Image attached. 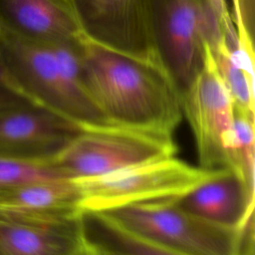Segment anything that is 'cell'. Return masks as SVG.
Wrapping results in <instances>:
<instances>
[{"label": "cell", "mask_w": 255, "mask_h": 255, "mask_svg": "<svg viewBox=\"0 0 255 255\" xmlns=\"http://www.w3.org/2000/svg\"><path fill=\"white\" fill-rule=\"evenodd\" d=\"M98 248V247H97ZM101 250V249H100ZM102 251V253H103V255H118V254H114V253H111V252H106V251H103V250H101Z\"/></svg>", "instance_id": "44dd1931"}, {"label": "cell", "mask_w": 255, "mask_h": 255, "mask_svg": "<svg viewBox=\"0 0 255 255\" xmlns=\"http://www.w3.org/2000/svg\"><path fill=\"white\" fill-rule=\"evenodd\" d=\"M80 193L72 180L36 182L0 191V208L45 210L79 208Z\"/></svg>", "instance_id": "5bb4252c"}, {"label": "cell", "mask_w": 255, "mask_h": 255, "mask_svg": "<svg viewBox=\"0 0 255 255\" xmlns=\"http://www.w3.org/2000/svg\"><path fill=\"white\" fill-rule=\"evenodd\" d=\"M0 86H3V87H5V88H7V89L13 91V90L11 89L10 81H9L7 72H6V70H5V67H4L2 58H1V54H0Z\"/></svg>", "instance_id": "ffe728a7"}, {"label": "cell", "mask_w": 255, "mask_h": 255, "mask_svg": "<svg viewBox=\"0 0 255 255\" xmlns=\"http://www.w3.org/2000/svg\"><path fill=\"white\" fill-rule=\"evenodd\" d=\"M231 1V17L239 44L247 55L254 58V0Z\"/></svg>", "instance_id": "e0dca14e"}, {"label": "cell", "mask_w": 255, "mask_h": 255, "mask_svg": "<svg viewBox=\"0 0 255 255\" xmlns=\"http://www.w3.org/2000/svg\"><path fill=\"white\" fill-rule=\"evenodd\" d=\"M80 60L87 92L108 124L173 135L183 117L180 97L158 65L85 39Z\"/></svg>", "instance_id": "6da1fadb"}, {"label": "cell", "mask_w": 255, "mask_h": 255, "mask_svg": "<svg viewBox=\"0 0 255 255\" xmlns=\"http://www.w3.org/2000/svg\"><path fill=\"white\" fill-rule=\"evenodd\" d=\"M83 129L27 100L0 108V158H54Z\"/></svg>", "instance_id": "30bf717a"}, {"label": "cell", "mask_w": 255, "mask_h": 255, "mask_svg": "<svg viewBox=\"0 0 255 255\" xmlns=\"http://www.w3.org/2000/svg\"><path fill=\"white\" fill-rule=\"evenodd\" d=\"M67 179L52 159L0 158V191L15 186Z\"/></svg>", "instance_id": "2e32d148"}, {"label": "cell", "mask_w": 255, "mask_h": 255, "mask_svg": "<svg viewBox=\"0 0 255 255\" xmlns=\"http://www.w3.org/2000/svg\"><path fill=\"white\" fill-rule=\"evenodd\" d=\"M23 100H26V99L22 98L15 92H13L3 86H0V108L14 105Z\"/></svg>", "instance_id": "ac0fdd59"}, {"label": "cell", "mask_w": 255, "mask_h": 255, "mask_svg": "<svg viewBox=\"0 0 255 255\" xmlns=\"http://www.w3.org/2000/svg\"><path fill=\"white\" fill-rule=\"evenodd\" d=\"M180 104L193 134L198 166L205 170L228 168L227 145L234 109L209 47L202 71L180 96Z\"/></svg>", "instance_id": "ba28073f"}, {"label": "cell", "mask_w": 255, "mask_h": 255, "mask_svg": "<svg viewBox=\"0 0 255 255\" xmlns=\"http://www.w3.org/2000/svg\"><path fill=\"white\" fill-rule=\"evenodd\" d=\"M213 171L172 155L72 181L80 193L81 211L107 212L142 202L178 198L206 180Z\"/></svg>", "instance_id": "5b68a950"}, {"label": "cell", "mask_w": 255, "mask_h": 255, "mask_svg": "<svg viewBox=\"0 0 255 255\" xmlns=\"http://www.w3.org/2000/svg\"><path fill=\"white\" fill-rule=\"evenodd\" d=\"M82 41L75 45H41L0 28V54L13 92L83 128L110 125L85 87L80 60Z\"/></svg>", "instance_id": "7a4b0ae2"}, {"label": "cell", "mask_w": 255, "mask_h": 255, "mask_svg": "<svg viewBox=\"0 0 255 255\" xmlns=\"http://www.w3.org/2000/svg\"><path fill=\"white\" fill-rule=\"evenodd\" d=\"M254 192L234 171L220 168L173 200L183 210L207 221L230 228H245L253 225Z\"/></svg>", "instance_id": "7c38bea8"}, {"label": "cell", "mask_w": 255, "mask_h": 255, "mask_svg": "<svg viewBox=\"0 0 255 255\" xmlns=\"http://www.w3.org/2000/svg\"><path fill=\"white\" fill-rule=\"evenodd\" d=\"M82 240L79 208H0V255H74Z\"/></svg>", "instance_id": "9c48e42d"}, {"label": "cell", "mask_w": 255, "mask_h": 255, "mask_svg": "<svg viewBox=\"0 0 255 255\" xmlns=\"http://www.w3.org/2000/svg\"><path fill=\"white\" fill-rule=\"evenodd\" d=\"M176 151L173 135L104 125L84 128L53 161L67 179L76 180L172 156Z\"/></svg>", "instance_id": "8992f818"}, {"label": "cell", "mask_w": 255, "mask_h": 255, "mask_svg": "<svg viewBox=\"0 0 255 255\" xmlns=\"http://www.w3.org/2000/svg\"><path fill=\"white\" fill-rule=\"evenodd\" d=\"M74 255H103V253L95 245L88 242L83 236V240L80 243Z\"/></svg>", "instance_id": "d6986e66"}, {"label": "cell", "mask_w": 255, "mask_h": 255, "mask_svg": "<svg viewBox=\"0 0 255 255\" xmlns=\"http://www.w3.org/2000/svg\"><path fill=\"white\" fill-rule=\"evenodd\" d=\"M234 28L226 0H153L157 64L179 97L202 71L208 47L212 50Z\"/></svg>", "instance_id": "3957f363"}, {"label": "cell", "mask_w": 255, "mask_h": 255, "mask_svg": "<svg viewBox=\"0 0 255 255\" xmlns=\"http://www.w3.org/2000/svg\"><path fill=\"white\" fill-rule=\"evenodd\" d=\"M69 2L86 41L158 65L152 35L153 0Z\"/></svg>", "instance_id": "52a82bcc"}, {"label": "cell", "mask_w": 255, "mask_h": 255, "mask_svg": "<svg viewBox=\"0 0 255 255\" xmlns=\"http://www.w3.org/2000/svg\"><path fill=\"white\" fill-rule=\"evenodd\" d=\"M254 119L234 112V122L227 145V167L255 190Z\"/></svg>", "instance_id": "9a60e30c"}, {"label": "cell", "mask_w": 255, "mask_h": 255, "mask_svg": "<svg viewBox=\"0 0 255 255\" xmlns=\"http://www.w3.org/2000/svg\"><path fill=\"white\" fill-rule=\"evenodd\" d=\"M128 230L184 255H254V224L222 226L177 206L148 201L103 212Z\"/></svg>", "instance_id": "277c9868"}, {"label": "cell", "mask_w": 255, "mask_h": 255, "mask_svg": "<svg viewBox=\"0 0 255 255\" xmlns=\"http://www.w3.org/2000/svg\"><path fill=\"white\" fill-rule=\"evenodd\" d=\"M84 238L99 249L118 255H184L145 239L103 212L82 211Z\"/></svg>", "instance_id": "4fadbf2b"}, {"label": "cell", "mask_w": 255, "mask_h": 255, "mask_svg": "<svg viewBox=\"0 0 255 255\" xmlns=\"http://www.w3.org/2000/svg\"><path fill=\"white\" fill-rule=\"evenodd\" d=\"M0 28L41 45H75L84 40L69 0H0Z\"/></svg>", "instance_id": "8fae6325"}]
</instances>
